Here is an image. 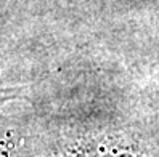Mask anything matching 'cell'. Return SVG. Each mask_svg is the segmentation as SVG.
Listing matches in <instances>:
<instances>
[{
    "instance_id": "cell-1",
    "label": "cell",
    "mask_w": 159,
    "mask_h": 157,
    "mask_svg": "<svg viewBox=\"0 0 159 157\" xmlns=\"http://www.w3.org/2000/svg\"><path fill=\"white\" fill-rule=\"evenodd\" d=\"M29 96V87L26 85H15V87H2L0 85V112L2 109L16 101L27 99Z\"/></svg>"
}]
</instances>
